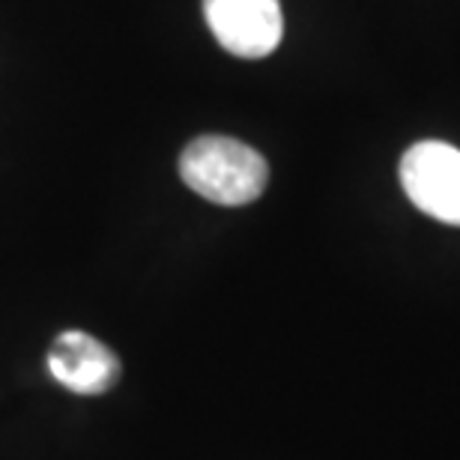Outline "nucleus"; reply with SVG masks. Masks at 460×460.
<instances>
[{"mask_svg":"<svg viewBox=\"0 0 460 460\" xmlns=\"http://www.w3.org/2000/svg\"><path fill=\"white\" fill-rule=\"evenodd\" d=\"M180 177L195 195L222 207H245L263 195L270 164L236 137H195L180 155Z\"/></svg>","mask_w":460,"mask_h":460,"instance_id":"nucleus-1","label":"nucleus"},{"mask_svg":"<svg viewBox=\"0 0 460 460\" xmlns=\"http://www.w3.org/2000/svg\"><path fill=\"white\" fill-rule=\"evenodd\" d=\"M401 186L421 213L460 227V150L446 141H419L401 159Z\"/></svg>","mask_w":460,"mask_h":460,"instance_id":"nucleus-2","label":"nucleus"},{"mask_svg":"<svg viewBox=\"0 0 460 460\" xmlns=\"http://www.w3.org/2000/svg\"><path fill=\"white\" fill-rule=\"evenodd\" d=\"M204 15L218 45L245 60L270 58L284 36L279 0H204Z\"/></svg>","mask_w":460,"mask_h":460,"instance_id":"nucleus-3","label":"nucleus"},{"mask_svg":"<svg viewBox=\"0 0 460 460\" xmlns=\"http://www.w3.org/2000/svg\"><path fill=\"white\" fill-rule=\"evenodd\" d=\"M49 371L75 394H105L119 380V358L87 332H60L49 349Z\"/></svg>","mask_w":460,"mask_h":460,"instance_id":"nucleus-4","label":"nucleus"}]
</instances>
